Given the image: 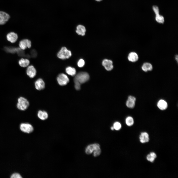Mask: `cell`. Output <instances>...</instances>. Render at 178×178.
Listing matches in <instances>:
<instances>
[{"instance_id":"1","label":"cell","mask_w":178,"mask_h":178,"mask_svg":"<svg viewBox=\"0 0 178 178\" xmlns=\"http://www.w3.org/2000/svg\"><path fill=\"white\" fill-rule=\"evenodd\" d=\"M89 75L87 73L84 72H80L75 76L74 79V83L81 84L87 81L89 79Z\"/></svg>"},{"instance_id":"2","label":"cell","mask_w":178,"mask_h":178,"mask_svg":"<svg viewBox=\"0 0 178 178\" xmlns=\"http://www.w3.org/2000/svg\"><path fill=\"white\" fill-rule=\"evenodd\" d=\"M29 105V102L25 98L20 97L18 99L17 107L19 110L22 111L25 110L27 109Z\"/></svg>"},{"instance_id":"3","label":"cell","mask_w":178,"mask_h":178,"mask_svg":"<svg viewBox=\"0 0 178 178\" xmlns=\"http://www.w3.org/2000/svg\"><path fill=\"white\" fill-rule=\"evenodd\" d=\"M71 56V51L65 47H62L57 54L58 57L60 59L64 60L68 59Z\"/></svg>"},{"instance_id":"4","label":"cell","mask_w":178,"mask_h":178,"mask_svg":"<svg viewBox=\"0 0 178 178\" xmlns=\"http://www.w3.org/2000/svg\"><path fill=\"white\" fill-rule=\"evenodd\" d=\"M57 80L58 84L61 86L67 85L69 82V79L65 74L62 73L57 76Z\"/></svg>"},{"instance_id":"5","label":"cell","mask_w":178,"mask_h":178,"mask_svg":"<svg viewBox=\"0 0 178 178\" xmlns=\"http://www.w3.org/2000/svg\"><path fill=\"white\" fill-rule=\"evenodd\" d=\"M21 130L24 133H30L33 132L34 128L30 124L28 123H22L20 126Z\"/></svg>"},{"instance_id":"6","label":"cell","mask_w":178,"mask_h":178,"mask_svg":"<svg viewBox=\"0 0 178 178\" xmlns=\"http://www.w3.org/2000/svg\"><path fill=\"white\" fill-rule=\"evenodd\" d=\"M153 9L156 15L155 19L156 22L159 23H163L164 18L162 16L159 14L158 7L156 6H154Z\"/></svg>"},{"instance_id":"7","label":"cell","mask_w":178,"mask_h":178,"mask_svg":"<svg viewBox=\"0 0 178 178\" xmlns=\"http://www.w3.org/2000/svg\"><path fill=\"white\" fill-rule=\"evenodd\" d=\"M10 16L6 13L0 11V25L5 24L9 20Z\"/></svg>"},{"instance_id":"8","label":"cell","mask_w":178,"mask_h":178,"mask_svg":"<svg viewBox=\"0 0 178 178\" xmlns=\"http://www.w3.org/2000/svg\"><path fill=\"white\" fill-rule=\"evenodd\" d=\"M20 48L24 50L27 48H30L31 46V41L27 39H24L22 40L19 42V44Z\"/></svg>"},{"instance_id":"9","label":"cell","mask_w":178,"mask_h":178,"mask_svg":"<svg viewBox=\"0 0 178 178\" xmlns=\"http://www.w3.org/2000/svg\"><path fill=\"white\" fill-rule=\"evenodd\" d=\"M99 147H100L99 145L97 143L89 145L87 147L86 149V153L87 155H90L96 149Z\"/></svg>"},{"instance_id":"10","label":"cell","mask_w":178,"mask_h":178,"mask_svg":"<svg viewBox=\"0 0 178 178\" xmlns=\"http://www.w3.org/2000/svg\"><path fill=\"white\" fill-rule=\"evenodd\" d=\"M112 61L107 59L104 60L102 62V65L105 69L108 71H110L113 68Z\"/></svg>"},{"instance_id":"11","label":"cell","mask_w":178,"mask_h":178,"mask_svg":"<svg viewBox=\"0 0 178 178\" xmlns=\"http://www.w3.org/2000/svg\"><path fill=\"white\" fill-rule=\"evenodd\" d=\"M7 40L12 43L15 42L18 38V36L17 34L13 32L8 33L6 36Z\"/></svg>"},{"instance_id":"12","label":"cell","mask_w":178,"mask_h":178,"mask_svg":"<svg viewBox=\"0 0 178 178\" xmlns=\"http://www.w3.org/2000/svg\"><path fill=\"white\" fill-rule=\"evenodd\" d=\"M26 72L27 75L30 78H33L36 75V70L32 65L29 66L27 68Z\"/></svg>"},{"instance_id":"13","label":"cell","mask_w":178,"mask_h":178,"mask_svg":"<svg viewBox=\"0 0 178 178\" xmlns=\"http://www.w3.org/2000/svg\"><path fill=\"white\" fill-rule=\"evenodd\" d=\"M35 85L36 89L38 90H42L45 88L44 82L41 78L38 79L35 81Z\"/></svg>"},{"instance_id":"14","label":"cell","mask_w":178,"mask_h":178,"mask_svg":"<svg viewBox=\"0 0 178 178\" xmlns=\"http://www.w3.org/2000/svg\"><path fill=\"white\" fill-rule=\"evenodd\" d=\"M136 100V98L132 96H129L126 103V106L130 108H133L135 105Z\"/></svg>"},{"instance_id":"15","label":"cell","mask_w":178,"mask_h":178,"mask_svg":"<svg viewBox=\"0 0 178 178\" xmlns=\"http://www.w3.org/2000/svg\"><path fill=\"white\" fill-rule=\"evenodd\" d=\"M139 138L140 142L142 143L148 142L149 140L148 134L145 132L141 133L140 135Z\"/></svg>"},{"instance_id":"16","label":"cell","mask_w":178,"mask_h":178,"mask_svg":"<svg viewBox=\"0 0 178 178\" xmlns=\"http://www.w3.org/2000/svg\"><path fill=\"white\" fill-rule=\"evenodd\" d=\"M128 58L129 61L134 62L138 60V57L137 54L136 53L134 52H131L129 53Z\"/></svg>"},{"instance_id":"17","label":"cell","mask_w":178,"mask_h":178,"mask_svg":"<svg viewBox=\"0 0 178 178\" xmlns=\"http://www.w3.org/2000/svg\"><path fill=\"white\" fill-rule=\"evenodd\" d=\"M76 31L78 35L84 36L85 35L86 29L84 26L79 25L77 26Z\"/></svg>"},{"instance_id":"18","label":"cell","mask_w":178,"mask_h":178,"mask_svg":"<svg viewBox=\"0 0 178 178\" xmlns=\"http://www.w3.org/2000/svg\"><path fill=\"white\" fill-rule=\"evenodd\" d=\"M157 106L160 110H163L166 109L168 107L167 102L163 99L160 100L158 102Z\"/></svg>"},{"instance_id":"19","label":"cell","mask_w":178,"mask_h":178,"mask_svg":"<svg viewBox=\"0 0 178 178\" xmlns=\"http://www.w3.org/2000/svg\"><path fill=\"white\" fill-rule=\"evenodd\" d=\"M141 68L143 71L147 72L148 71H151L153 69V66L151 64L146 62L143 64Z\"/></svg>"},{"instance_id":"20","label":"cell","mask_w":178,"mask_h":178,"mask_svg":"<svg viewBox=\"0 0 178 178\" xmlns=\"http://www.w3.org/2000/svg\"><path fill=\"white\" fill-rule=\"evenodd\" d=\"M38 117L43 120L46 119L48 117V114L47 112L44 111H39L38 113Z\"/></svg>"},{"instance_id":"21","label":"cell","mask_w":178,"mask_h":178,"mask_svg":"<svg viewBox=\"0 0 178 178\" xmlns=\"http://www.w3.org/2000/svg\"><path fill=\"white\" fill-rule=\"evenodd\" d=\"M30 63L29 60L27 59L22 58L19 61V65L22 67L28 66Z\"/></svg>"},{"instance_id":"22","label":"cell","mask_w":178,"mask_h":178,"mask_svg":"<svg viewBox=\"0 0 178 178\" xmlns=\"http://www.w3.org/2000/svg\"><path fill=\"white\" fill-rule=\"evenodd\" d=\"M66 71L68 74L72 76L75 75L76 74V69L74 68L70 67H67L66 68Z\"/></svg>"},{"instance_id":"23","label":"cell","mask_w":178,"mask_h":178,"mask_svg":"<svg viewBox=\"0 0 178 178\" xmlns=\"http://www.w3.org/2000/svg\"><path fill=\"white\" fill-rule=\"evenodd\" d=\"M156 157V154L154 152H152L147 155V159L148 161L152 162H154Z\"/></svg>"},{"instance_id":"24","label":"cell","mask_w":178,"mask_h":178,"mask_svg":"<svg viewBox=\"0 0 178 178\" xmlns=\"http://www.w3.org/2000/svg\"><path fill=\"white\" fill-rule=\"evenodd\" d=\"M126 123L128 126L132 125L134 123V120L133 118L131 116H128L126 119Z\"/></svg>"},{"instance_id":"25","label":"cell","mask_w":178,"mask_h":178,"mask_svg":"<svg viewBox=\"0 0 178 178\" xmlns=\"http://www.w3.org/2000/svg\"><path fill=\"white\" fill-rule=\"evenodd\" d=\"M101 153V150L100 147L96 149L93 152V156L94 157H96L99 156Z\"/></svg>"},{"instance_id":"26","label":"cell","mask_w":178,"mask_h":178,"mask_svg":"<svg viewBox=\"0 0 178 178\" xmlns=\"http://www.w3.org/2000/svg\"><path fill=\"white\" fill-rule=\"evenodd\" d=\"M113 127L115 130H118L121 128V126L120 123L118 122H116L114 124Z\"/></svg>"},{"instance_id":"27","label":"cell","mask_w":178,"mask_h":178,"mask_svg":"<svg viewBox=\"0 0 178 178\" xmlns=\"http://www.w3.org/2000/svg\"><path fill=\"white\" fill-rule=\"evenodd\" d=\"M85 64L84 60L82 59H80L77 63L78 66L79 67H82L84 66Z\"/></svg>"},{"instance_id":"28","label":"cell","mask_w":178,"mask_h":178,"mask_svg":"<svg viewBox=\"0 0 178 178\" xmlns=\"http://www.w3.org/2000/svg\"><path fill=\"white\" fill-rule=\"evenodd\" d=\"M11 178H22L21 175L18 173H15L13 174L11 177Z\"/></svg>"},{"instance_id":"29","label":"cell","mask_w":178,"mask_h":178,"mask_svg":"<svg viewBox=\"0 0 178 178\" xmlns=\"http://www.w3.org/2000/svg\"><path fill=\"white\" fill-rule=\"evenodd\" d=\"M175 59L177 60V62H178V55H177L175 57Z\"/></svg>"},{"instance_id":"30","label":"cell","mask_w":178,"mask_h":178,"mask_svg":"<svg viewBox=\"0 0 178 178\" xmlns=\"http://www.w3.org/2000/svg\"><path fill=\"white\" fill-rule=\"evenodd\" d=\"M111 130H113L114 129L113 127H112L111 128Z\"/></svg>"},{"instance_id":"31","label":"cell","mask_w":178,"mask_h":178,"mask_svg":"<svg viewBox=\"0 0 178 178\" xmlns=\"http://www.w3.org/2000/svg\"><path fill=\"white\" fill-rule=\"evenodd\" d=\"M95 0L97 1H102V0Z\"/></svg>"}]
</instances>
